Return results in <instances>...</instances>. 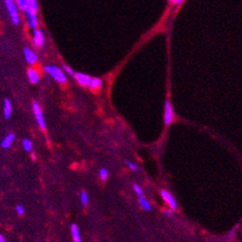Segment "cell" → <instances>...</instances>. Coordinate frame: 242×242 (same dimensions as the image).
Listing matches in <instances>:
<instances>
[{"label": "cell", "mask_w": 242, "mask_h": 242, "mask_svg": "<svg viewBox=\"0 0 242 242\" xmlns=\"http://www.w3.org/2000/svg\"><path fill=\"white\" fill-rule=\"evenodd\" d=\"M15 2H16L18 8L21 10V11H24L27 9L28 7V3H29V0H15Z\"/></svg>", "instance_id": "e0dca14e"}, {"label": "cell", "mask_w": 242, "mask_h": 242, "mask_svg": "<svg viewBox=\"0 0 242 242\" xmlns=\"http://www.w3.org/2000/svg\"><path fill=\"white\" fill-rule=\"evenodd\" d=\"M33 40H34V43L37 46H42L44 43V36L42 34V32L38 29H34V33H33Z\"/></svg>", "instance_id": "52a82bcc"}, {"label": "cell", "mask_w": 242, "mask_h": 242, "mask_svg": "<svg viewBox=\"0 0 242 242\" xmlns=\"http://www.w3.org/2000/svg\"><path fill=\"white\" fill-rule=\"evenodd\" d=\"M5 239H4V236L2 235V234H0V242H4Z\"/></svg>", "instance_id": "4316f807"}, {"label": "cell", "mask_w": 242, "mask_h": 242, "mask_svg": "<svg viewBox=\"0 0 242 242\" xmlns=\"http://www.w3.org/2000/svg\"><path fill=\"white\" fill-rule=\"evenodd\" d=\"M12 113V105H11V101L6 98L4 100V117L6 119H8L10 115Z\"/></svg>", "instance_id": "8fae6325"}, {"label": "cell", "mask_w": 242, "mask_h": 242, "mask_svg": "<svg viewBox=\"0 0 242 242\" xmlns=\"http://www.w3.org/2000/svg\"><path fill=\"white\" fill-rule=\"evenodd\" d=\"M24 56H25L26 61L28 62L29 64H31V65L35 64L36 62L37 61V54L31 48H24Z\"/></svg>", "instance_id": "ba28073f"}, {"label": "cell", "mask_w": 242, "mask_h": 242, "mask_svg": "<svg viewBox=\"0 0 242 242\" xmlns=\"http://www.w3.org/2000/svg\"><path fill=\"white\" fill-rule=\"evenodd\" d=\"M33 112L35 114V117H36V119L37 121L38 126H40L42 129H45L44 117H43V114H42V108L37 101H35V103L33 104Z\"/></svg>", "instance_id": "3957f363"}, {"label": "cell", "mask_w": 242, "mask_h": 242, "mask_svg": "<svg viewBox=\"0 0 242 242\" xmlns=\"http://www.w3.org/2000/svg\"><path fill=\"white\" fill-rule=\"evenodd\" d=\"M4 2L12 23L14 25H18L20 23V16H19L18 6L16 2H15V0H4Z\"/></svg>", "instance_id": "6da1fadb"}, {"label": "cell", "mask_w": 242, "mask_h": 242, "mask_svg": "<svg viewBox=\"0 0 242 242\" xmlns=\"http://www.w3.org/2000/svg\"><path fill=\"white\" fill-rule=\"evenodd\" d=\"M23 148H24L25 151L31 152L32 151V148H33V144L29 139H24L23 140Z\"/></svg>", "instance_id": "ac0fdd59"}, {"label": "cell", "mask_w": 242, "mask_h": 242, "mask_svg": "<svg viewBox=\"0 0 242 242\" xmlns=\"http://www.w3.org/2000/svg\"><path fill=\"white\" fill-rule=\"evenodd\" d=\"M16 212H17L18 215H23L25 213V210H24V208H23V206L19 205V206L16 207Z\"/></svg>", "instance_id": "d4e9b609"}, {"label": "cell", "mask_w": 242, "mask_h": 242, "mask_svg": "<svg viewBox=\"0 0 242 242\" xmlns=\"http://www.w3.org/2000/svg\"><path fill=\"white\" fill-rule=\"evenodd\" d=\"M14 139H15V135H14V134H12V133L8 134V135L5 137V139L3 140V141L1 142V147L4 148V149H7V148H9V147L11 146L12 142L14 141Z\"/></svg>", "instance_id": "4fadbf2b"}, {"label": "cell", "mask_w": 242, "mask_h": 242, "mask_svg": "<svg viewBox=\"0 0 242 242\" xmlns=\"http://www.w3.org/2000/svg\"><path fill=\"white\" fill-rule=\"evenodd\" d=\"M80 198H81V202H82L83 206H87V205H88V202H89V198H88L87 193H86L85 191H83V192L81 193Z\"/></svg>", "instance_id": "d6986e66"}, {"label": "cell", "mask_w": 242, "mask_h": 242, "mask_svg": "<svg viewBox=\"0 0 242 242\" xmlns=\"http://www.w3.org/2000/svg\"><path fill=\"white\" fill-rule=\"evenodd\" d=\"M99 176H100V178H101V180H106V178H107V176H108V171H107V169H105V168H101L100 170H99Z\"/></svg>", "instance_id": "ffe728a7"}, {"label": "cell", "mask_w": 242, "mask_h": 242, "mask_svg": "<svg viewBox=\"0 0 242 242\" xmlns=\"http://www.w3.org/2000/svg\"><path fill=\"white\" fill-rule=\"evenodd\" d=\"M37 9H38V5H37V0H29L28 3V7L26 10L32 11L34 13H37ZM25 10V11H26Z\"/></svg>", "instance_id": "9a60e30c"}, {"label": "cell", "mask_w": 242, "mask_h": 242, "mask_svg": "<svg viewBox=\"0 0 242 242\" xmlns=\"http://www.w3.org/2000/svg\"><path fill=\"white\" fill-rule=\"evenodd\" d=\"M160 195H161L162 199L167 203V205L169 206V208H170L171 210L174 211V210L177 209L176 200L174 199V197H173L172 195H171L168 191H166V190H161V191H160Z\"/></svg>", "instance_id": "5b68a950"}, {"label": "cell", "mask_w": 242, "mask_h": 242, "mask_svg": "<svg viewBox=\"0 0 242 242\" xmlns=\"http://www.w3.org/2000/svg\"><path fill=\"white\" fill-rule=\"evenodd\" d=\"M126 165L128 166V167H129L131 170H133V171H138V170H139L137 165H135V163L131 162V161H129V160H126Z\"/></svg>", "instance_id": "44dd1931"}, {"label": "cell", "mask_w": 242, "mask_h": 242, "mask_svg": "<svg viewBox=\"0 0 242 242\" xmlns=\"http://www.w3.org/2000/svg\"><path fill=\"white\" fill-rule=\"evenodd\" d=\"M28 78H29L30 82L32 83V84L37 83V82H38V79H40V77H38L37 72L36 71L35 69H33V68H31V69L28 70Z\"/></svg>", "instance_id": "30bf717a"}, {"label": "cell", "mask_w": 242, "mask_h": 242, "mask_svg": "<svg viewBox=\"0 0 242 242\" xmlns=\"http://www.w3.org/2000/svg\"><path fill=\"white\" fill-rule=\"evenodd\" d=\"M43 70L48 73L54 80H56L59 83H65L66 82V76L64 72L61 69H59L56 66H44Z\"/></svg>", "instance_id": "7a4b0ae2"}, {"label": "cell", "mask_w": 242, "mask_h": 242, "mask_svg": "<svg viewBox=\"0 0 242 242\" xmlns=\"http://www.w3.org/2000/svg\"><path fill=\"white\" fill-rule=\"evenodd\" d=\"M75 78H76L77 82L81 86H89V84L92 80V78L89 75L84 74V73H76Z\"/></svg>", "instance_id": "9c48e42d"}, {"label": "cell", "mask_w": 242, "mask_h": 242, "mask_svg": "<svg viewBox=\"0 0 242 242\" xmlns=\"http://www.w3.org/2000/svg\"><path fill=\"white\" fill-rule=\"evenodd\" d=\"M168 1V3L169 4H171V5H173V6H178V5H180L184 0H167Z\"/></svg>", "instance_id": "cb8c5ba5"}, {"label": "cell", "mask_w": 242, "mask_h": 242, "mask_svg": "<svg viewBox=\"0 0 242 242\" xmlns=\"http://www.w3.org/2000/svg\"><path fill=\"white\" fill-rule=\"evenodd\" d=\"M101 85H103L101 79H99V78H92V80L89 84V87L91 90H96V89H98Z\"/></svg>", "instance_id": "5bb4252c"}, {"label": "cell", "mask_w": 242, "mask_h": 242, "mask_svg": "<svg viewBox=\"0 0 242 242\" xmlns=\"http://www.w3.org/2000/svg\"><path fill=\"white\" fill-rule=\"evenodd\" d=\"M71 234H72V237H73V240L76 241V242H80L81 241V236H80V231H79V228H78L77 224L73 223L71 225Z\"/></svg>", "instance_id": "7c38bea8"}, {"label": "cell", "mask_w": 242, "mask_h": 242, "mask_svg": "<svg viewBox=\"0 0 242 242\" xmlns=\"http://www.w3.org/2000/svg\"><path fill=\"white\" fill-rule=\"evenodd\" d=\"M26 19H27V23L30 28L32 29H36L37 27V13H34L32 11L26 10Z\"/></svg>", "instance_id": "8992f818"}, {"label": "cell", "mask_w": 242, "mask_h": 242, "mask_svg": "<svg viewBox=\"0 0 242 242\" xmlns=\"http://www.w3.org/2000/svg\"><path fill=\"white\" fill-rule=\"evenodd\" d=\"M163 118H165L166 125H169L173 120L172 106H171V104L168 99H166V101H165V115H163Z\"/></svg>", "instance_id": "277c9868"}, {"label": "cell", "mask_w": 242, "mask_h": 242, "mask_svg": "<svg viewBox=\"0 0 242 242\" xmlns=\"http://www.w3.org/2000/svg\"><path fill=\"white\" fill-rule=\"evenodd\" d=\"M64 70L66 71V73L67 74H69L70 76H72V77H75V72H74V70L72 69V68H70L69 66H67V65H65L64 66Z\"/></svg>", "instance_id": "7402d4cb"}, {"label": "cell", "mask_w": 242, "mask_h": 242, "mask_svg": "<svg viewBox=\"0 0 242 242\" xmlns=\"http://www.w3.org/2000/svg\"><path fill=\"white\" fill-rule=\"evenodd\" d=\"M163 213H165V215H166V217L172 216V212H171V211H165V212H163Z\"/></svg>", "instance_id": "484cf974"}, {"label": "cell", "mask_w": 242, "mask_h": 242, "mask_svg": "<svg viewBox=\"0 0 242 242\" xmlns=\"http://www.w3.org/2000/svg\"><path fill=\"white\" fill-rule=\"evenodd\" d=\"M133 188H134L135 192L139 195V196H143V191H142V189H141V187H140L138 184H134V185H133Z\"/></svg>", "instance_id": "603a6c76"}, {"label": "cell", "mask_w": 242, "mask_h": 242, "mask_svg": "<svg viewBox=\"0 0 242 242\" xmlns=\"http://www.w3.org/2000/svg\"><path fill=\"white\" fill-rule=\"evenodd\" d=\"M139 204H140V206H141L144 210H146V211H150L151 210V205H150V203L148 202L143 196H139Z\"/></svg>", "instance_id": "2e32d148"}]
</instances>
